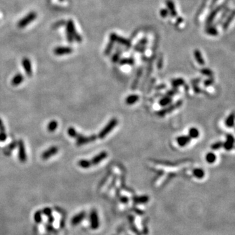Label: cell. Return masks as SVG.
Returning <instances> with one entry per match:
<instances>
[{"mask_svg":"<svg viewBox=\"0 0 235 235\" xmlns=\"http://www.w3.org/2000/svg\"><path fill=\"white\" fill-rule=\"evenodd\" d=\"M89 222H90L91 228L93 230L98 229L100 225L98 212L95 209L92 210L89 214Z\"/></svg>","mask_w":235,"mask_h":235,"instance_id":"8992f818","label":"cell"},{"mask_svg":"<svg viewBox=\"0 0 235 235\" xmlns=\"http://www.w3.org/2000/svg\"><path fill=\"white\" fill-rule=\"evenodd\" d=\"M172 101H173V99H172V98H171V97L165 95V97H163V98H161L159 100V104L161 106H167L170 105L172 103Z\"/></svg>","mask_w":235,"mask_h":235,"instance_id":"ffe728a7","label":"cell"},{"mask_svg":"<svg viewBox=\"0 0 235 235\" xmlns=\"http://www.w3.org/2000/svg\"><path fill=\"white\" fill-rule=\"evenodd\" d=\"M121 64H129V65H133V61L132 60H123L122 62H121Z\"/></svg>","mask_w":235,"mask_h":235,"instance_id":"ab89813d","label":"cell"},{"mask_svg":"<svg viewBox=\"0 0 235 235\" xmlns=\"http://www.w3.org/2000/svg\"><path fill=\"white\" fill-rule=\"evenodd\" d=\"M17 146L18 148V159L22 163H25L27 161V154H26L25 146L24 142L20 140L17 142Z\"/></svg>","mask_w":235,"mask_h":235,"instance_id":"52a82bcc","label":"cell"},{"mask_svg":"<svg viewBox=\"0 0 235 235\" xmlns=\"http://www.w3.org/2000/svg\"><path fill=\"white\" fill-rule=\"evenodd\" d=\"M200 133L196 127H191L189 130V137L191 139H197L199 137Z\"/></svg>","mask_w":235,"mask_h":235,"instance_id":"603a6c76","label":"cell"},{"mask_svg":"<svg viewBox=\"0 0 235 235\" xmlns=\"http://www.w3.org/2000/svg\"><path fill=\"white\" fill-rule=\"evenodd\" d=\"M72 51V48L69 47H58L54 49V54L56 56H63L71 54Z\"/></svg>","mask_w":235,"mask_h":235,"instance_id":"9c48e42d","label":"cell"},{"mask_svg":"<svg viewBox=\"0 0 235 235\" xmlns=\"http://www.w3.org/2000/svg\"><path fill=\"white\" fill-rule=\"evenodd\" d=\"M234 112H232L231 114H229L228 117L227 118L226 120H225V125L228 127H232L234 126Z\"/></svg>","mask_w":235,"mask_h":235,"instance_id":"cb8c5ba5","label":"cell"},{"mask_svg":"<svg viewBox=\"0 0 235 235\" xmlns=\"http://www.w3.org/2000/svg\"><path fill=\"white\" fill-rule=\"evenodd\" d=\"M37 14L35 12H31L29 14H28L26 16L21 19V20L18 22V27L19 28H24L27 26L28 24L32 22L37 18Z\"/></svg>","mask_w":235,"mask_h":235,"instance_id":"277c9868","label":"cell"},{"mask_svg":"<svg viewBox=\"0 0 235 235\" xmlns=\"http://www.w3.org/2000/svg\"><path fill=\"white\" fill-rule=\"evenodd\" d=\"M221 147H223V142L221 141H218L212 144L211 148L213 150H217L221 148Z\"/></svg>","mask_w":235,"mask_h":235,"instance_id":"1f68e13d","label":"cell"},{"mask_svg":"<svg viewBox=\"0 0 235 235\" xmlns=\"http://www.w3.org/2000/svg\"><path fill=\"white\" fill-rule=\"evenodd\" d=\"M192 86H193V91H194L196 93H199L201 92V89L200 88L198 87V84H192Z\"/></svg>","mask_w":235,"mask_h":235,"instance_id":"74e56055","label":"cell"},{"mask_svg":"<svg viewBox=\"0 0 235 235\" xmlns=\"http://www.w3.org/2000/svg\"><path fill=\"white\" fill-rule=\"evenodd\" d=\"M107 156H108L107 152L105 151H103L99 154L96 155L95 157H93V158L89 161L91 162V165H97L100 163L101 161L104 160V159H106Z\"/></svg>","mask_w":235,"mask_h":235,"instance_id":"8fae6325","label":"cell"},{"mask_svg":"<svg viewBox=\"0 0 235 235\" xmlns=\"http://www.w3.org/2000/svg\"><path fill=\"white\" fill-rule=\"evenodd\" d=\"M86 212H81L75 215L71 219V224L73 226H76L80 223L83 221V219L86 217Z\"/></svg>","mask_w":235,"mask_h":235,"instance_id":"4fadbf2b","label":"cell"},{"mask_svg":"<svg viewBox=\"0 0 235 235\" xmlns=\"http://www.w3.org/2000/svg\"><path fill=\"white\" fill-rule=\"evenodd\" d=\"M156 163L159 165H167V166H176L178 165H180L181 163H184L183 160L176 161V162H170V161H161V160H156Z\"/></svg>","mask_w":235,"mask_h":235,"instance_id":"44dd1931","label":"cell"},{"mask_svg":"<svg viewBox=\"0 0 235 235\" xmlns=\"http://www.w3.org/2000/svg\"><path fill=\"white\" fill-rule=\"evenodd\" d=\"M66 37L67 40L70 43L73 42L74 40L78 43H81L82 41L81 36L77 32L74 24L72 20L67 21L66 26Z\"/></svg>","mask_w":235,"mask_h":235,"instance_id":"6da1fadb","label":"cell"},{"mask_svg":"<svg viewBox=\"0 0 235 235\" xmlns=\"http://www.w3.org/2000/svg\"><path fill=\"white\" fill-rule=\"evenodd\" d=\"M58 152V147L55 146H51V147H50L48 149L46 150L45 151L43 152L42 155H41V158H42L43 160H47V159H48L52 156L56 154Z\"/></svg>","mask_w":235,"mask_h":235,"instance_id":"ba28073f","label":"cell"},{"mask_svg":"<svg viewBox=\"0 0 235 235\" xmlns=\"http://www.w3.org/2000/svg\"><path fill=\"white\" fill-rule=\"evenodd\" d=\"M42 213L43 214H45V215H47V216H50V215H52V210L50 209V208H45L43 210Z\"/></svg>","mask_w":235,"mask_h":235,"instance_id":"d590c367","label":"cell"},{"mask_svg":"<svg viewBox=\"0 0 235 235\" xmlns=\"http://www.w3.org/2000/svg\"><path fill=\"white\" fill-rule=\"evenodd\" d=\"M154 83H155V79H152V81L151 82H150V83L148 86V93H150V91H151L152 88H153L154 86Z\"/></svg>","mask_w":235,"mask_h":235,"instance_id":"f35d334b","label":"cell"},{"mask_svg":"<svg viewBox=\"0 0 235 235\" xmlns=\"http://www.w3.org/2000/svg\"><path fill=\"white\" fill-rule=\"evenodd\" d=\"M214 79H213L212 77H211V78H210V79H208L207 80H206V81H205L204 85L206 87H208L209 86L212 85V84H213V82H214Z\"/></svg>","mask_w":235,"mask_h":235,"instance_id":"8d00e7d4","label":"cell"},{"mask_svg":"<svg viewBox=\"0 0 235 235\" xmlns=\"http://www.w3.org/2000/svg\"><path fill=\"white\" fill-rule=\"evenodd\" d=\"M34 220L36 223H39L42 221V212L41 210H38L34 214Z\"/></svg>","mask_w":235,"mask_h":235,"instance_id":"f546056e","label":"cell"},{"mask_svg":"<svg viewBox=\"0 0 235 235\" xmlns=\"http://www.w3.org/2000/svg\"><path fill=\"white\" fill-rule=\"evenodd\" d=\"M200 81H201L200 78H198V79H197L195 80H193V81H191V84H198V82H199Z\"/></svg>","mask_w":235,"mask_h":235,"instance_id":"ee69618b","label":"cell"},{"mask_svg":"<svg viewBox=\"0 0 235 235\" xmlns=\"http://www.w3.org/2000/svg\"><path fill=\"white\" fill-rule=\"evenodd\" d=\"M191 139L189 135H182L176 138V142L180 147H184L190 143Z\"/></svg>","mask_w":235,"mask_h":235,"instance_id":"5bb4252c","label":"cell"},{"mask_svg":"<svg viewBox=\"0 0 235 235\" xmlns=\"http://www.w3.org/2000/svg\"><path fill=\"white\" fill-rule=\"evenodd\" d=\"M234 139V137L231 134L227 135V139L224 143H223V147L226 150H231L233 148Z\"/></svg>","mask_w":235,"mask_h":235,"instance_id":"7c38bea8","label":"cell"},{"mask_svg":"<svg viewBox=\"0 0 235 235\" xmlns=\"http://www.w3.org/2000/svg\"><path fill=\"white\" fill-rule=\"evenodd\" d=\"M54 217L52 216V215H50V216L48 217V223L52 224V223L54 222Z\"/></svg>","mask_w":235,"mask_h":235,"instance_id":"b9f144b4","label":"cell"},{"mask_svg":"<svg viewBox=\"0 0 235 235\" xmlns=\"http://www.w3.org/2000/svg\"><path fill=\"white\" fill-rule=\"evenodd\" d=\"M46 229H47V230L48 231H49V232H50V231H52L53 230H54V227H53V226L52 225H50V223H48L47 226H46Z\"/></svg>","mask_w":235,"mask_h":235,"instance_id":"7bdbcfd3","label":"cell"},{"mask_svg":"<svg viewBox=\"0 0 235 235\" xmlns=\"http://www.w3.org/2000/svg\"><path fill=\"white\" fill-rule=\"evenodd\" d=\"M78 165L83 169H88L91 166L90 161L88 159H81L78 162Z\"/></svg>","mask_w":235,"mask_h":235,"instance_id":"4316f807","label":"cell"},{"mask_svg":"<svg viewBox=\"0 0 235 235\" xmlns=\"http://www.w3.org/2000/svg\"><path fill=\"white\" fill-rule=\"evenodd\" d=\"M121 201L123 202H128V198L126 197H123L121 198Z\"/></svg>","mask_w":235,"mask_h":235,"instance_id":"f6af8a7d","label":"cell"},{"mask_svg":"<svg viewBox=\"0 0 235 235\" xmlns=\"http://www.w3.org/2000/svg\"><path fill=\"white\" fill-rule=\"evenodd\" d=\"M7 137L5 127L3 124L0 126V142H4L7 139Z\"/></svg>","mask_w":235,"mask_h":235,"instance_id":"f1b7e54d","label":"cell"},{"mask_svg":"<svg viewBox=\"0 0 235 235\" xmlns=\"http://www.w3.org/2000/svg\"><path fill=\"white\" fill-rule=\"evenodd\" d=\"M184 84H185V81L182 79H174L171 82V86L174 88H178V87L184 85Z\"/></svg>","mask_w":235,"mask_h":235,"instance_id":"d4e9b609","label":"cell"},{"mask_svg":"<svg viewBox=\"0 0 235 235\" xmlns=\"http://www.w3.org/2000/svg\"><path fill=\"white\" fill-rule=\"evenodd\" d=\"M195 58H196V60H197V62L200 65H202L205 64V61L203 60V59L202 58V56H201V55L199 53V52H197L195 53Z\"/></svg>","mask_w":235,"mask_h":235,"instance_id":"836d02e7","label":"cell"},{"mask_svg":"<svg viewBox=\"0 0 235 235\" xmlns=\"http://www.w3.org/2000/svg\"><path fill=\"white\" fill-rule=\"evenodd\" d=\"M193 176H194L195 177H196L197 178L202 179L205 177V171H203L202 169L197 168V169H193Z\"/></svg>","mask_w":235,"mask_h":235,"instance_id":"7402d4cb","label":"cell"},{"mask_svg":"<svg viewBox=\"0 0 235 235\" xmlns=\"http://www.w3.org/2000/svg\"><path fill=\"white\" fill-rule=\"evenodd\" d=\"M182 104H183V101L181 100H179L178 101H176L175 103L172 104V105H169L167 106V107L158 111V112H157V115H158L159 116H160V117H163V116H165L167 114L171 113L172 112H173L175 109L180 108V106L182 105Z\"/></svg>","mask_w":235,"mask_h":235,"instance_id":"3957f363","label":"cell"},{"mask_svg":"<svg viewBox=\"0 0 235 235\" xmlns=\"http://www.w3.org/2000/svg\"><path fill=\"white\" fill-rule=\"evenodd\" d=\"M17 146V142L16 141H14L11 143L10 144H9L6 148H5L3 150L4 154L7 155V156H9L11 153V152Z\"/></svg>","mask_w":235,"mask_h":235,"instance_id":"d6986e66","label":"cell"},{"mask_svg":"<svg viewBox=\"0 0 235 235\" xmlns=\"http://www.w3.org/2000/svg\"><path fill=\"white\" fill-rule=\"evenodd\" d=\"M75 139L77 140L76 144L77 146H82V145L89 143V142H94L97 139V136L95 135H92L91 136L86 137L78 133V135H77V136Z\"/></svg>","mask_w":235,"mask_h":235,"instance_id":"5b68a950","label":"cell"},{"mask_svg":"<svg viewBox=\"0 0 235 235\" xmlns=\"http://www.w3.org/2000/svg\"><path fill=\"white\" fill-rule=\"evenodd\" d=\"M67 133H68V135L70 137L72 138H74V139L77 136V135H78V133L77 132L76 129H75L74 127H69V129H67Z\"/></svg>","mask_w":235,"mask_h":235,"instance_id":"4dcf8cb0","label":"cell"},{"mask_svg":"<svg viewBox=\"0 0 235 235\" xmlns=\"http://www.w3.org/2000/svg\"><path fill=\"white\" fill-rule=\"evenodd\" d=\"M166 85L165 84H159V85H157L156 87V90L158 91V90H161V89H163L164 88H165Z\"/></svg>","mask_w":235,"mask_h":235,"instance_id":"60d3db41","label":"cell"},{"mask_svg":"<svg viewBox=\"0 0 235 235\" xmlns=\"http://www.w3.org/2000/svg\"><path fill=\"white\" fill-rule=\"evenodd\" d=\"M118 123V120L116 119V118H112V120H110V122L106 125V126L101 131L100 133H99L98 137L100 139H105L106 137V135L114 129L116 125H117Z\"/></svg>","mask_w":235,"mask_h":235,"instance_id":"7a4b0ae2","label":"cell"},{"mask_svg":"<svg viewBox=\"0 0 235 235\" xmlns=\"http://www.w3.org/2000/svg\"><path fill=\"white\" fill-rule=\"evenodd\" d=\"M24 80V77L22 74L21 73H18L16 75H14V77L13 78L11 81V84L13 86H17L18 85H20L21 83H22V82Z\"/></svg>","mask_w":235,"mask_h":235,"instance_id":"2e32d148","label":"cell"},{"mask_svg":"<svg viewBox=\"0 0 235 235\" xmlns=\"http://www.w3.org/2000/svg\"><path fill=\"white\" fill-rule=\"evenodd\" d=\"M139 100V96L136 94L130 95L125 99V103L128 105H132L133 104L136 103Z\"/></svg>","mask_w":235,"mask_h":235,"instance_id":"e0dca14e","label":"cell"},{"mask_svg":"<svg viewBox=\"0 0 235 235\" xmlns=\"http://www.w3.org/2000/svg\"><path fill=\"white\" fill-rule=\"evenodd\" d=\"M206 161H207L208 163L212 164L216 160V156L213 152H209L207 155H206Z\"/></svg>","mask_w":235,"mask_h":235,"instance_id":"484cf974","label":"cell"},{"mask_svg":"<svg viewBox=\"0 0 235 235\" xmlns=\"http://www.w3.org/2000/svg\"><path fill=\"white\" fill-rule=\"evenodd\" d=\"M178 88H173V89H170V90L167 91L166 94H165V95H166V96L171 97V98H172V97H173V96L175 95L176 94L178 93Z\"/></svg>","mask_w":235,"mask_h":235,"instance_id":"d6a6232c","label":"cell"},{"mask_svg":"<svg viewBox=\"0 0 235 235\" xmlns=\"http://www.w3.org/2000/svg\"><path fill=\"white\" fill-rule=\"evenodd\" d=\"M22 64L24 67V71H25L26 74L28 77H31L33 74L32 71V65H31V63L30 60L28 58H23L22 61Z\"/></svg>","mask_w":235,"mask_h":235,"instance_id":"30bf717a","label":"cell"},{"mask_svg":"<svg viewBox=\"0 0 235 235\" xmlns=\"http://www.w3.org/2000/svg\"><path fill=\"white\" fill-rule=\"evenodd\" d=\"M142 73V70L140 69H139V71H138L137 73L136 77H135V79L134 80V81H133V84H132V86H131V89L133 90H135V89H137L138 85H139V80L140 78L141 77V75Z\"/></svg>","mask_w":235,"mask_h":235,"instance_id":"ac0fdd59","label":"cell"},{"mask_svg":"<svg viewBox=\"0 0 235 235\" xmlns=\"http://www.w3.org/2000/svg\"><path fill=\"white\" fill-rule=\"evenodd\" d=\"M201 72H202V74L206 75V76H208L210 77H212V74H213L212 71H210V70L208 69H203L202 71H201Z\"/></svg>","mask_w":235,"mask_h":235,"instance_id":"e575fe53","label":"cell"},{"mask_svg":"<svg viewBox=\"0 0 235 235\" xmlns=\"http://www.w3.org/2000/svg\"><path fill=\"white\" fill-rule=\"evenodd\" d=\"M150 198L148 195H141V196H135L133 197V201L134 203L137 205H143L146 204L148 202Z\"/></svg>","mask_w":235,"mask_h":235,"instance_id":"9a60e30c","label":"cell"},{"mask_svg":"<svg viewBox=\"0 0 235 235\" xmlns=\"http://www.w3.org/2000/svg\"><path fill=\"white\" fill-rule=\"evenodd\" d=\"M58 126V123L56 120H52L48 124L47 129L49 132L52 133L55 131V130L57 129Z\"/></svg>","mask_w":235,"mask_h":235,"instance_id":"83f0119b","label":"cell"},{"mask_svg":"<svg viewBox=\"0 0 235 235\" xmlns=\"http://www.w3.org/2000/svg\"><path fill=\"white\" fill-rule=\"evenodd\" d=\"M3 122H2V120H1V118H0V126H1V125H3Z\"/></svg>","mask_w":235,"mask_h":235,"instance_id":"bcb514c9","label":"cell"}]
</instances>
